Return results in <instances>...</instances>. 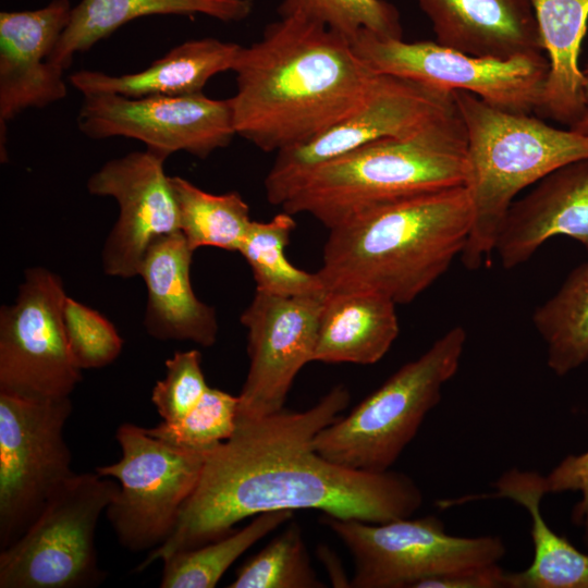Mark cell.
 <instances>
[{"label":"cell","mask_w":588,"mask_h":588,"mask_svg":"<svg viewBox=\"0 0 588 588\" xmlns=\"http://www.w3.org/2000/svg\"><path fill=\"white\" fill-rule=\"evenodd\" d=\"M63 282L52 271H25L16 299L0 310V393L70 397L82 380L66 339Z\"/></svg>","instance_id":"4fadbf2b"},{"label":"cell","mask_w":588,"mask_h":588,"mask_svg":"<svg viewBox=\"0 0 588 588\" xmlns=\"http://www.w3.org/2000/svg\"><path fill=\"white\" fill-rule=\"evenodd\" d=\"M253 0H81L72 8L68 26L49 61L66 69L77 52L90 49L124 24L148 15L203 14L221 22H241Z\"/></svg>","instance_id":"d4e9b609"},{"label":"cell","mask_w":588,"mask_h":588,"mask_svg":"<svg viewBox=\"0 0 588 588\" xmlns=\"http://www.w3.org/2000/svg\"><path fill=\"white\" fill-rule=\"evenodd\" d=\"M569 130L588 136V106L581 117L569 126Z\"/></svg>","instance_id":"8d00e7d4"},{"label":"cell","mask_w":588,"mask_h":588,"mask_svg":"<svg viewBox=\"0 0 588 588\" xmlns=\"http://www.w3.org/2000/svg\"><path fill=\"white\" fill-rule=\"evenodd\" d=\"M352 46L377 73L468 91L490 106L516 113L539 110L549 73V61L542 53L509 59L476 57L437 41L407 42L368 30H362Z\"/></svg>","instance_id":"8fae6325"},{"label":"cell","mask_w":588,"mask_h":588,"mask_svg":"<svg viewBox=\"0 0 588 588\" xmlns=\"http://www.w3.org/2000/svg\"><path fill=\"white\" fill-rule=\"evenodd\" d=\"M396 304L369 291L327 292L318 320L314 362L372 365L400 332Z\"/></svg>","instance_id":"7402d4cb"},{"label":"cell","mask_w":588,"mask_h":588,"mask_svg":"<svg viewBox=\"0 0 588 588\" xmlns=\"http://www.w3.org/2000/svg\"><path fill=\"white\" fill-rule=\"evenodd\" d=\"M230 99L236 135L265 152L302 145L348 115L377 72L352 42L305 19L280 16L241 46Z\"/></svg>","instance_id":"7a4b0ae2"},{"label":"cell","mask_w":588,"mask_h":588,"mask_svg":"<svg viewBox=\"0 0 588 588\" xmlns=\"http://www.w3.org/2000/svg\"><path fill=\"white\" fill-rule=\"evenodd\" d=\"M467 133L457 108L403 136L384 137L313 171L283 203L334 228L377 206L465 186Z\"/></svg>","instance_id":"277c9868"},{"label":"cell","mask_w":588,"mask_h":588,"mask_svg":"<svg viewBox=\"0 0 588 588\" xmlns=\"http://www.w3.org/2000/svg\"><path fill=\"white\" fill-rule=\"evenodd\" d=\"M72 8L69 0H52L40 9L0 13L1 157L9 121L68 94L64 69L49 58L69 24Z\"/></svg>","instance_id":"e0dca14e"},{"label":"cell","mask_w":588,"mask_h":588,"mask_svg":"<svg viewBox=\"0 0 588 588\" xmlns=\"http://www.w3.org/2000/svg\"><path fill=\"white\" fill-rule=\"evenodd\" d=\"M180 231L189 247L238 252L252 223L249 207L236 192L211 194L181 176H170Z\"/></svg>","instance_id":"83f0119b"},{"label":"cell","mask_w":588,"mask_h":588,"mask_svg":"<svg viewBox=\"0 0 588 588\" xmlns=\"http://www.w3.org/2000/svg\"><path fill=\"white\" fill-rule=\"evenodd\" d=\"M507 571L499 563L421 580L414 588H509Z\"/></svg>","instance_id":"d590c367"},{"label":"cell","mask_w":588,"mask_h":588,"mask_svg":"<svg viewBox=\"0 0 588 588\" xmlns=\"http://www.w3.org/2000/svg\"><path fill=\"white\" fill-rule=\"evenodd\" d=\"M70 397L0 393V550L16 541L76 473L64 439Z\"/></svg>","instance_id":"30bf717a"},{"label":"cell","mask_w":588,"mask_h":588,"mask_svg":"<svg viewBox=\"0 0 588 588\" xmlns=\"http://www.w3.org/2000/svg\"><path fill=\"white\" fill-rule=\"evenodd\" d=\"M532 323L547 350V365L564 376L588 362V260L571 271Z\"/></svg>","instance_id":"484cf974"},{"label":"cell","mask_w":588,"mask_h":588,"mask_svg":"<svg viewBox=\"0 0 588 588\" xmlns=\"http://www.w3.org/2000/svg\"><path fill=\"white\" fill-rule=\"evenodd\" d=\"M559 235L577 241L588 254V157L556 169L515 199L494 250L504 269H514Z\"/></svg>","instance_id":"ac0fdd59"},{"label":"cell","mask_w":588,"mask_h":588,"mask_svg":"<svg viewBox=\"0 0 588 588\" xmlns=\"http://www.w3.org/2000/svg\"><path fill=\"white\" fill-rule=\"evenodd\" d=\"M471 224L465 186L393 200L329 229L317 273L326 292L369 291L409 304L462 255Z\"/></svg>","instance_id":"3957f363"},{"label":"cell","mask_w":588,"mask_h":588,"mask_svg":"<svg viewBox=\"0 0 588 588\" xmlns=\"http://www.w3.org/2000/svg\"><path fill=\"white\" fill-rule=\"evenodd\" d=\"M241 46L206 37L186 40L148 68L111 75L83 70L69 79L83 95L118 94L126 97L183 96L203 93L215 75L233 69Z\"/></svg>","instance_id":"44dd1931"},{"label":"cell","mask_w":588,"mask_h":588,"mask_svg":"<svg viewBox=\"0 0 588 588\" xmlns=\"http://www.w3.org/2000/svg\"><path fill=\"white\" fill-rule=\"evenodd\" d=\"M193 254L181 231L163 235L149 246L139 270L147 287L144 327L157 340L210 347L217 341L218 320L215 309L193 291Z\"/></svg>","instance_id":"d6986e66"},{"label":"cell","mask_w":588,"mask_h":588,"mask_svg":"<svg viewBox=\"0 0 588 588\" xmlns=\"http://www.w3.org/2000/svg\"><path fill=\"white\" fill-rule=\"evenodd\" d=\"M549 73L538 111L569 126L585 112L584 75L578 58L587 30L588 0H529Z\"/></svg>","instance_id":"cb8c5ba5"},{"label":"cell","mask_w":588,"mask_h":588,"mask_svg":"<svg viewBox=\"0 0 588 588\" xmlns=\"http://www.w3.org/2000/svg\"><path fill=\"white\" fill-rule=\"evenodd\" d=\"M293 511L260 513L238 530L198 548L175 552L163 559L160 587L213 588L229 567L258 540L291 520Z\"/></svg>","instance_id":"4316f807"},{"label":"cell","mask_w":588,"mask_h":588,"mask_svg":"<svg viewBox=\"0 0 588 588\" xmlns=\"http://www.w3.org/2000/svg\"><path fill=\"white\" fill-rule=\"evenodd\" d=\"M467 133L465 187L473 224L461 255L476 270L490 259L504 218L524 188L588 157V136L553 127L530 113L505 111L471 93L453 90Z\"/></svg>","instance_id":"5b68a950"},{"label":"cell","mask_w":588,"mask_h":588,"mask_svg":"<svg viewBox=\"0 0 588 588\" xmlns=\"http://www.w3.org/2000/svg\"><path fill=\"white\" fill-rule=\"evenodd\" d=\"M497 491L483 498H504L522 505L531 519V564L509 572V588H588V553L575 548L546 523L541 501L548 493L544 476L535 470L511 468L494 483Z\"/></svg>","instance_id":"603a6c76"},{"label":"cell","mask_w":588,"mask_h":588,"mask_svg":"<svg viewBox=\"0 0 588 588\" xmlns=\"http://www.w3.org/2000/svg\"><path fill=\"white\" fill-rule=\"evenodd\" d=\"M456 109L453 91L377 73L362 103L310 140L277 152L265 179L267 200L282 206L317 168L371 142L412 133Z\"/></svg>","instance_id":"7c38bea8"},{"label":"cell","mask_w":588,"mask_h":588,"mask_svg":"<svg viewBox=\"0 0 588 588\" xmlns=\"http://www.w3.org/2000/svg\"><path fill=\"white\" fill-rule=\"evenodd\" d=\"M348 403L350 392L340 384L303 412L283 408L261 418L237 417L233 434L208 453L173 532L138 571L270 511L317 510L373 524L411 517L421 506L422 493L407 475L355 470L315 450L316 434Z\"/></svg>","instance_id":"6da1fadb"},{"label":"cell","mask_w":588,"mask_h":588,"mask_svg":"<svg viewBox=\"0 0 588 588\" xmlns=\"http://www.w3.org/2000/svg\"><path fill=\"white\" fill-rule=\"evenodd\" d=\"M83 96L77 125L84 135L95 139L115 136L137 139L167 158L185 151L205 159L228 146L236 135L230 99H212L203 93Z\"/></svg>","instance_id":"5bb4252c"},{"label":"cell","mask_w":588,"mask_h":588,"mask_svg":"<svg viewBox=\"0 0 588 588\" xmlns=\"http://www.w3.org/2000/svg\"><path fill=\"white\" fill-rule=\"evenodd\" d=\"M63 323L70 351L81 370L102 368L119 357L123 340L99 311L66 296Z\"/></svg>","instance_id":"d6a6232c"},{"label":"cell","mask_w":588,"mask_h":588,"mask_svg":"<svg viewBox=\"0 0 588 588\" xmlns=\"http://www.w3.org/2000/svg\"><path fill=\"white\" fill-rule=\"evenodd\" d=\"M115 438L121 458L96 468L119 482L105 514L124 549L150 552L173 532L208 453L174 446L130 422L118 427Z\"/></svg>","instance_id":"9c48e42d"},{"label":"cell","mask_w":588,"mask_h":588,"mask_svg":"<svg viewBox=\"0 0 588 588\" xmlns=\"http://www.w3.org/2000/svg\"><path fill=\"white\" fill-rule=\"evenodd\" d=\"M231 588H321L302 530L291 523L236 572Z\"/></svg>","instance_id":"f546056e"},{"label":"cell","mask_w":588,"mask_h":588,"mask_svg":"<svg viewBox=\"0 0 588 588\" xmlns=\"http://www.w3.org/2000/svg\"><path fill=\"white\" fill-rule=\"evenodd\" d=\"M119 490L97 471L75 474L24 534L0 552V588H85L102 583L98 520Z\"/></svg>","instance_id":"52a82bcc"},{"label":"cell","mask_w":588,"mask_h":588,"mask_svg":"<svg viewBox=\"0 0 588 588\" xmlns=\"http://www.w3.org/2000/svg\"><path fill=\"white\" fill-rule=\"evenodd\" d=\"M238 396L208 388L183 418L147 428L156 438L174 446L209 453L226 441L236 427Z\"/></svg>","instance_id":"1f68e13d"},{"label":"cell","mask_w":588,"mask_h":588,"mask_svg":"<svg viewBox=\"0 0 588 588\" xmlns=\"http://www.w3.org/2000/svg\"><path fill=\"white\" fill-rule=\"evenodd\" d=\"M436 41L476 57L542 53L529 0H417Z\"/></svg>","instance_id":"ffe728a7"},{"label":"cell","mask_w":588,"mask_h":588,"mask_svg":"<svg viewBox=\"0 0 588 588\" xmlns=\"http://www.w3.org/2000/svg\"><path fill=\"white\" fill-rule=\"evenodd\" d=\"M295 225L294 215L284 210L269 221H252L238 253L252 269L256 290L281 296L326 292L317 272L295 267L285 256Z\"/></svg>","instance_id":"f1b7e54d"},{"label":"cell","mask_w":588,"mask_h":588,"mask_svg":"<svg viewBox=\"0 0 588 588\" xmlns=\"http://www.w3.org/2000/svg\"><path fill=\"white\" fill-rule=\"evenodd\" d=\"M166 368V377L152 389L151 402L162 421L173 422L195 407L209 385L197 350L174 353L167 359Z\"/></svg>","instance_id":"836d02e7"},{"label":"cell","mask_w":588,"mask_h":588,"mask_svg":"<svg viewBox=\"0 0 588 588\" xmlns=\"http://www.w3.org/2000/svg\"><path fill=\"white\" fill-rule=\"evenodd\" d=\"M548 493L579 491L580 501L574 506L573 520L588 527V451L568 455L547 476Z\"/></svg>","instance_id":"e575fe53"},{"label":"cell","mask_w":588,"mask_h":588,"mask_svg":"<svg viewBox=\"0 0 588 588\" xmlns=\"http://www.w3.org/2000/svg\"><path fill=\"white\" fill-rule=\"evenodd\" d=\"M583 71V75H584V93H585V96H586V99L588 101V62L585 66Z\"/></svg>","instance_id":"74e56055"},{"label":"cell","mask_w":588,"mask_h":588,"mask_svg":"<svg viewBox=\"0 0 588 588\" xmlns=\"http://www.w3.org/2000/svg\"><path fill=\"white\" fill-rule=\"evenodd\" d=\"M322 522L348 549L350 587L414 588L421 580L499 563L506 553L498 536L457 537L433 515L381 524L324 515Z\"/></svg>","instance_id":"ba28073f"},{"label":"cell","mask_w":588,"mask_h":588,"mask_svg":"<svg viewBox=\"0 0 588 588\" xmlns=\"http://www.w3.org/2000/svg\"><path fill=\"white\" fill-rule=\"evenodd\" d=\"M466 339L463 327L449 329L346 416L320 430L314 439L315 450L355 470H390L440 402L443 385L457 372Z\"/></svg>","instance_id":"8992f818"},{"label":"cell","mask_w":588,"mask_h":588,"mask_svg":"<svg viewBox=\"0 0 588 588\" xmlns=\"http://www.w3.org/2000/svg\"><path fill=\"white\" fill-rule=\"evenodd\" d=\"M280 16H295L321 24L353 41L362 30L402 38L397 9L385 0H282Z\"/></svg>","instance_id":"4dcf8cb0"},{"label":"cell","mask_w":588,"mask_h":588,"mask_svg":"<svg viewBox=\"0 0 588 588\" xmlns=\"http://www.w3.org/2000/svg\"><path fill=\"white\" fill-rule=\"evenodd\" d=\"M326 293L281 296L256 290L240 318L247 330L249 366L238 395V418L283 409L297 373L314 362Z\"/></svg>","instance_id":"9a60e30c"},{"label":"cell","mask_w":588,"mask_h":588,"mask_svg":"<svg viewBox=\"0 0 588 588\" xmlns=\"http://www.w3.org/2000/svg\"><path fill=\"white\" fill-rule=\"evenodd\" d=\"M166 159L147 148L132 151L107 161L88 179L91 195L112 197L119 206L118 220L101 253L103 271L110 277L139 275L149 246L180 231L177 205L163 167Z\"/></svg>","instance_id":"2e32d148"}]
</instances>
